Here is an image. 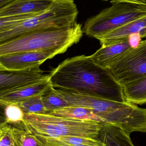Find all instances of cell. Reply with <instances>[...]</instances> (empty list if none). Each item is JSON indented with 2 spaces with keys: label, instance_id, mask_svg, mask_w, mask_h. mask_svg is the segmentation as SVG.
<instances>
[{
  "label": "cell",
  "instance_id": "ffe728a7",
  "mask_svg": "<svg viewBox=\"0 0 146 146\" xmlns=\"http://www.w3.org/2000/svg\"><path fill=\"white\" fill-rule=\"evenodd\" d=\"M42 95L30 98L17 105L21 108L25 114H49L42 100Z\"/></svg>",
  "mask_w": 146,
  "mask_h": 146
},
{
  "label": "cell",
  "instance_id": "8fae6325",
  "mask_svg": "<svg viewBox=\"0 0 146 146\" xmlns=\"http://www.w3.org/2000/svg\"><path fill=\"white\" fill-rule=\"evenodd\" d=\"M50 77L31 85L23 87L15 90L0 93V104L4 107L11 104H17L30 98L43 94L52 86Z\"/></svg>",
  "mask_w": 146,
  "mask_h": 146
},
{
  "label": "cell",
  "instance_id": "7402d4cb",
  "mask_svg": "<svg viewBox=\"0 0 146 146\" xmlns=\"http://www.w3.org/2000/svg\"><path fill=\"white\" fill-rule=\"evenodd\" d=\"M0 146H15L13 133V127L5 121L0 125Z\"/></svg>",
  "mask_w": 146,
  "mask_h": 146
},
{
  "label": "cell",
  "instance_id": "603a6c76",
  "mask_svg": "<svg viewBox=\"0 0 146 146\" xmlns=\"http://www.w3.org/2000/svg\"><path fill=\"white\" fill-rule=\"evenodd\" d=\"M141 37L140 34L139 33L132 34L129 36V42L132 48H136L139 45L141 42Z\"/></svg>",
  "mask_w": 146,
  "mask_h": 146
},
{
  "label": "cell",
  "instance_id": "2e32d148",
  "mask_svg": "<svg viewBox=\"0 0 146 146\" xmlns=\"http://www.w3.org/2000/svg\"><path fill=\"white\" fill-rule=\"evenodd\" d=\"M50 114L79 121H92L103 122L102 119L90 108L70 105L50 112Z\"/></svg>",
  "mask_w": 146,
  "mask_h": 146
},
{
  "label": "cell",
  "instance_id": "d4e9b609",
  "mask_svg": "<svg viewBox=\"0 0 146 146\" xmlns=\"http://www.w3.org/2000/svg\"><path fill=\"white\" fill-rule=\"evenodd\" d=\"M14 0H0V8L9 4Z\"/></svg>",
  "mask_w": 146,
  "mask_h": 146
},
{
  "label": "cell",
  "instance_id": "5b68a950",
  "mask_svg": "<svg viewBox=\"0 0 146 146\" xmlns=\"http://www.w3.org/2000/svg\"><path fill=\"white\" fill-rule=\"evenodd\" d=\"M87 106L103 123L115 124L127 133L146 132V109L129 102H119L92 97Z\"/></svg>",
  "mask_w": 146,
  "mask_h": 146
},
{
  "label": "cell",
  "instance_id": "ba28073f",
  "mask_svg": "<svg viewBox=\"0 0 146 146\" xmlns=\"http://www.w3.org/2000/svg\"><path fill=\"white\" fill-rule=\"evenodd\" d=\"M61 54L56 50L27 51L0 56V70H23L39 67L45 61Z\"/></svg>",
  "mask_w": 146,
  "mask_h": 146
},
{
  "label": "cell",
  "instance_id": "9c48e42d",
  "mask_svg": "<svg viewBox=\"0 0 146 146\" xmlns=\"http://www.w3.org/2000/svg\"><path fill=\"white\" fill-rule=\"evenodd\" d=\"M39 67L23 70H0V93L15 90L49 79Z\"/></svg>",
  "mask_w": 146,
  "mask_h": 146
},
{
  "label": "cell",
  "instance_id": "52a82bcc",
  "mask_svg": "<svg viewBox=\"0 0 146 146\" xmlns=\"http://www.w3.org/2000/svg\"><path fill=\"white\" fill-rule=\"evenodd\" d=\"M107 68L123 86L146 76V39L136 48H130Z\"/></svg>",
  "mask_w": 146,
  "mask_h": 146
},
{
  "label": "cell",
  "instance_id": "7c38bea8",
  "mask_svg": "<svg viewBox=\"0 0 146 146\" xmlns=\"http://www.w3.org/2000/svg\"><path fill=\"white\" fill-rule=\"evenodd\" d=\"M140 34L141 37H146V17L129 22L113 30L96 39L101 46L107 45L128 38L134 33Z\"/></svg>",
  "mask_w": 146,
  "mask_h": 146
},
{
  "label": "cell",
  "instance_id": "6da1fadb",
  "mask_svg": "<svg viewBox=\"0 0 146 146\" xmlns=\"http://www.w3.org/2000/svg\"><path fill=\"white\" fill-rule=\"evenodd\" d=\"M50 81L57 89L126 102L123 87L108 68L95 64L90 56L68 58L51 71Z\"/></svg>",
  "mask_w": 146,
  "mask_h": 146
},
{
  "label": "cell",
  "instance_id": "44dd1931",
  "mask_svg": "<svg viewBox=\"0 0 146 146\" xmlns=\"http://www.w3.org/2000/svg\"><path fill=\"white\" fill-rule=\"evenodd\" d=\"M5 121L10 124L24 121L25 113L20 107L15 104H11L4 107Z\"/></svg>",
  "mask_w": 146,
  "mask_h": 146
},
{
  "label": "cell",
  "instance_id": "3957f363",
  "mask_svg": "<svg viewBox=\"0 0 146 146\" xmlns=\"http://www.w3.org/2000/svg\"><path fill=\"white\" fill-rule=\"evenodd\" d=\"M24 123L37 136L49 138L79 136L99 139L103 123L79 121L50 114H25Z\"/></svg>",
  "mask_w": 146,
  "mask_h": 146
},
{
  "label": "cell",
  "instance_id": "277c9868",
  "mask_svg": "<svg viewBox=\"0 0 146 146\" xmlns=\"http://www.w3.org/2000/svg\"><path fill=\"white\" fill-rule=\"evenodd\" d=\"M79 13L74 0H54L46 11L0 32V43L36 30L71 25L77 22Z\"/></svg>",
  "mask_w": 146,
  "mask_h": 146
},
{
  "label": "cell",
  "instance_id": "e0dca14e",
  "mask_svg": "<svg viewBox=\"0 0 146 146\" xmlns=\"http://www.w3.org/2000/svg\"><path fill=\"white\" fill-rule=\"evenodd\" d=\"M127 102L137 105L146 104V76L122 86Z\"/></svg>",
  "mask_w": 146,
  "mask_h": 146
},
{
  "label": "cell",
  "instance_id": "4fadbf2b",
  "mask_svg": "<svg viewBox=\"0 0 146 146\" xmlns=\"http://www.w3.org/2000/svg\"><path fill=\"white\" fill-rule=\"evenodd\" d=\"M131 48L128 38L107 45H103L96 52L89 56L97 65L107 68L118 57Z\"/></svg>",
  "mask_w": 146,
  "mask_h": 146
},
{
  "label": "cell",
  "instance_id": "ac0fdd59",
  "mask_svg": "<svg viewBox=\"0 0 146 146\" xmlns=\"http://www.w3.org/2000/svg\"><path fill=\"white\" fill-rule=\"evenodd\" d=\"M11 124L15 146H45L24 121Z\"/></svg>",
  "mask_w": 146,
  "mask_h": 146
},
{
  "label": "cell",
  "instance_id": "7a4b0ae2",
  "mask_svg": "<svg viewBox=\"0 0 146 146\" xmlns=\"http://www.w3.org/2000/svg\"><path fill=\"white\" fill-rule=\"evenodd\" d=\"M82 25L50 27L24 33L0 43V56L27 51L56 50L61 54L79 42L83 36Z\"/></svg>",
  "mask_w": 146,
  "mask_h": 146
},
{
  "label": "cell",
  "instance_id": "9a60e30c",
  "mask_svg": "<svg viewBox=\"0 0 146 146\" xmlns=\"http://www.w3.org/2000/svg\"><path fill=\"white\" fill-rule=\"evenodd\" d=\"M37 136V135H36ZM45 146H61L63 145H88L105 146L99 139L69 136L58 138H49L37 136Z\"/></svg>",
  "mask_w": 146,
  "mask_h": 146
},
{
  "label": "cell",
  "instance_id": "8992f818",
  "mask_svg": "<svg viewBox=\"0 0 146 146\" xmlns=\"http://www.w3.org/2000/svg\"><path fill=\"white\" fill-rule=\"evenodd\" d=\"M146 17V6L128 3L114 4L87 19L82 27L88 36L97 38L129 22Z\"/></svg>",
  "mask_w": 146,
  "mask_h": 146
},
{
  "label": "cell",
  "instance_id": "d6986e66",
  "mask_svg": "<svg viewBox=\"0 0 146 146\" xmlns=\"http://www.w3.org/2000/svg\"><path fill=\"white\" fill-rule=\"evenodd\" d=\"M42 98L49 114L53 111L70 106L66 100L52 86L42 94Z\"/></svg>",
  "mask_w": 146,
  "mask_h": 146
},
{
  "label": "cell",
  "instance_id": "5bb4252c",
  "mask_svg": "<svg viewBox=\"0 0 146 146\" xmlns=\"http://www.w3.org/2000/svg\"><path fill=\"white\" fill-rule=\"evenodd\" d=\"M99 139L105 146H135L130 134L115 124L103 123Z\"/></svg>",
  "mask_w": 146,
  "mask_h": 146
},
{
  "label": "cell",
  "instance_id": "cb8c5ba5",
  "mask_svg": "<svg viewBox=\"0 0 146 146\" xmlns=\"http://www.w3.org/2000/svg\"><path fill=\"white\" fill-rule=\"evenodd\" d=\"M105 1H109L111 3H128L138 5L146 6V0H103Z\"/></svg>",
  "mask_w": 146,
  "mask_h": 146
},
{
  "label": "cell",
  "instance_id": "30bf717a",
  "mask_svg": "<svg viewBox=\"0 0 146 146\" xmlns=\"http://www.w3.org/2000/svg\"><path fill=\"white\" fill-rule=\"evenodd\" d=\"M54 0H14L0 8V18L37 15L49 9Z\"/></svg>",
  "mask_w": 146,
  "mask_h": 146
}]
</instances>
